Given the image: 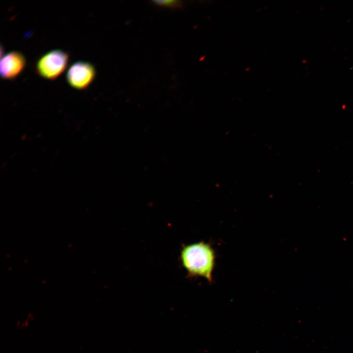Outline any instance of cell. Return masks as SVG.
<instances>
[{
  "label": "cell",
  "instance_id": "6da1fadb",
  "mask_svg": "<svg viewBox=\"0 0 353 353\" xmlns=\"http://www.w3.org/2000/svg\"><path fill=\"white\" fill-rule=\"evenodd\" d=\"M215 259V252L211 244L203 241L183 245L180 249V262L189 278L204 277L212 283Z\"/></svg>",
  "mask_w": 353,
  "mask_h": 353
},
{
  "label": "cell",
  "instance_id": "7a4b0ae2",
  "mask_svg": "<svg viewBox=\"0 0 353 353\" xmlns=\"http://www.w3.org/2000/svg\"><path fill=\"white\" fill-rule=\"evenodd\" d=\"M68 60L69 54L66 52L59 49L50 50L38 59L36 71L44 78L55 79L66 69Z\"/></svg>",
  "mask_w": 353,
  "mask_h": 353
},
{
  "label": "cell",
  "instance_id": "3957f363",
  "mask_svg": "<svg viewBox=\"0 0 353 353\" xmlns=\"http://www.w3.org/2000/svg\"><path fill=\"white\" fill-rule=\"evenodd\" d=\"M95 76L96 70L92 64L87 62L78 61L69 68L66 79L71 87L82 90L90 85Z\"/></svg>",
  "mask_w": 353,
  "mask_h": 353
},
{
  "label": "cell",
  "instance_id": "277c9868",
  "mask_svg": "<svg viewBox=\"0 0 353 353\" xmlns=\"http://www.w3.org/2000/svg\"><path fill=\"white\" fill-rule=\"evenodd\" d=\"M26 64L24 55L17 51H10L1 58L0 73L5 79L15 78L24 70Z\"/></svg>",
  "mask_w": 353,
  "mask_h": 353
},
{
  "label": "cell",
  "instance_id": "5b68a950",
  "mask_svg": "<svg viewBox=\"0 0 353 353\" xmlns=\"http://www.w3.org/2000/svg\"><path fill=\"white\" fill-rule=\"evenodd\" d=\"M154 2L158 5L172 8L180 7L182 5L181 2L178 0H156Z\"/></svg>",
  "mask_w": 353,
  "mask_h": 353
}]
</instances>
